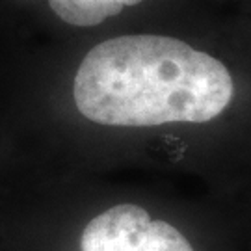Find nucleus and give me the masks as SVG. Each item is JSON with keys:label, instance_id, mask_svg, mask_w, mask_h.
Returning <instances> with one entry per match:
<instances>
[{"label": "nucleus", "instance_id": "obj_1", "mask_svg": "<svg viewBox=\"0 0 251 251\" xmlns=\"http://www.w3.org/2000/svg\"><path fill=\"white\" fill-rule=\"evenodd\" d=\"M73 95L82 116L100 125L206 123L231 102L233 78L220 60L177 37L132 34L86 52Z\"/></svg>", "mask_w": 251, "mask_h": 251}, {"label": "nucleus", "instance_id": "obj_2", "mask_svg": "<svg viewBox=\"0 0 251 251\" xmlns=\"http://www.w3.org/2000/svg\"><path fill=\"white\" fill-rule=\"evenodd\" d=\"M80 251H194L173 225L152 220L134 203H121L86 225Z\"/></svg>", "mask_w": 251, "mask_h": 251}, {"label": "nucleus", "instance_id": "obj_3", "mask_svg": "<svg viewBox=\"0 0 251 251\" xmlns=\"http://www.w3.org/2000/svg\"><path fill=\"white\" fill-rule=\"evenodd\" d=\"M142 2L144 0H43V8L65 26L93 28Z\"/></svg>", "mask_w": 251, "mask_h": 251}]
</instances>
